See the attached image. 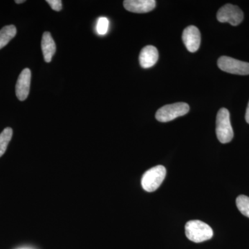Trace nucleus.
Masks as SVG:
<instances>
[{"instance_id":"obj_1","label":"nucleus","mask_w":249,"mask_h":249,"mask_svg":"<svg viewBox=\"0 0 249 249\" xmlns=\"http://www.w3.org/2000/svg\"><path fill=\"white\" fill-rule=\"evenodd\" d=\"M185 232L187 238L196 243L211 240L213 236L211 227L199 220H191L187 222L185 226Z\"/></svg>"},{"instance_id":"obj_2","label":"nucleus","mask_w":249,"mask_h":249,"mask_svg":"<svg viewBox=\"0 0 249 249\" xmlns=\"http://www.w3.org/2000/svg\"><path fill=\"white\" fill-rule=\"evenodd\" d=\"M216 134L222 143H228L233 138V129L231 124L230 113L226 108H221L216 119Z\"/></svg>"},{"instance_id":"obj_3","label":"nucleus","mask_w":249,"mask_h":249,"mask_svg":"<svg viewBox=\"0 0 249 249\" xmlns=\"http://www.w3.org/2000/svg\"><path fill=\"white\" fill-rule=\"evenodd\" d=\"M166 176V169L163 165H157L147 170L142 175V186L145 191H155L160 188Z\"/></svg>"},{"instance_id":"obj_4","label":"nucleus","mask_w":249,"mask_h":249,"mask_svg":"<svg viewBox=\"0 0 249 249\" xmlns=\"http://www.w3.org/2000/svg\"><path fill=\"white\" fill-rule=\"evenodd\" d=\"M189 110V106L186 103H173L159 109L156 113L155 117L160 122H169L180 116L186 115Z\"/></svg>"},{"instance_id":"obj_5","label":"nucleus","mask_w":249,"mask_h":249,"mask_svg":"<svg viewBox=\"0 0 249 249\" xmlns=\"http://www.w3.org/2000/svg\"><path fill=\"white\" fill-rule=\"evenodd\" d=\"M217 65L222 71L232 74H249V63L228 56H222L218 59Z\"/></svg>"},{"instance_id":"obj_6","label":"nucleus","mask_w":249,"mask_h":249,"mask_svg":"<svg viewBox=\"0 0 249 249\" xmlns=\"http://www.w3.org/2000/svg\"><path fill=\"white\" fill-rule=\"evenodd\" d=\"M217 18L219 22H229L232 26H237L243 20L244 14L238 6L227 4L218 11Z\"/></svg>"},{"instance_id":"obj_7","label":"nucleus","mask_w":249,"mask_h":249,"mask_svg":"<svg viewBox=\"0 0 249 249\" xmlns=\"http://www.w3.org/2000/svg\"><path fill=\"white\" fill-rule=\"evenodd\" d=\"M182 40L186 49L190 52H196L201 44V34L198 28L195 26H189L186 28L183 32Z\"/></svg>"},{"instance_id":"obj_8","label":"nucleus","mask_w":249,"mask_h":249,"mask_svg":"<svg viewBox=\"0 0 249 249\" xmlns=\"http://www.w3.org/2000/svg\"><path fill=\"white\" fill-rule=\"evenodd\" d=\"M31 72L29 69L26 68L18 77L16 86V93L18 99L25 101L30 91Z\"/></svg>"},{"instance_id":"obj_9","label":"nucleus","mask_w":249,"mask_h":249,"mask_svg":"<svg viewBox=\"0 0 249 249\" xmlns=\"http://www.w3.org/2000/svg\"><path fill=\"white\" fill-rule=\"evenodd\" d=\"M124 9L135 14H145L155 9V0H125L124 1Z\"/></svg>"},{"instance_id":"obj_10","label":"nucleus","mask_w":249,"mask_h":249,"mask_svg":"<svg viewBox=\"0 0 249 249\" xmlns=\"http://www.w3.org/2000/svg\"><path fill=\"white\" fill-rule=\"evenodd\" d=\"M159 59V52L154 46L149 45L142 48L139 55V62L142 68L153 67Z\"/></svg>"},{"instance_id":"obj_11","label":"nucleus","mask_w":249,"mask_h":249,"mask_svg":"<svg viewBox=\"0 0 249 249\" xmlns=\"http://www.w3.org/2000/svg\"><path fill=\"white\" fill-rule=\"evenodd\" d=\"M41 47H42L44 59L46 62L49 63L52 61V58L56 50L55 42H54L50 33H44L43 36H42V42H41Z\"/></svg>"},{"instance_id":"obj_12","label":"nucleus","mask_w":249,"mask_h":249,"mask_svg":"<svg viewBox=\"0 0 249 249\" xmlns=\"http://www.w3.org/2000/svg\"><path fill=\"white\" fill-rule=\"evenodd\" d=\"M17 29L14 25H8L0 30V49L4 48L16 36Z\"/></svg>"},{"instance_id":"obj_13","label":"nucleus","mask_w":249,"mask_h":249,"mask_svg":"<svg viewBox=\"0 0 249 249\" xmlns=\"http://www.w3.org/2000/svg\"><path fill=\"white\" fill-rule=\"evenodd\" d=\"M12 137L13 129L11 127H6L0 134V157L6 152Z\"/></svg>"},{"instance_id":"obj_14","label":"nucleus","mask_w":249,"mask_h":249,"mask_svg":"<svg viewBox=\"0 0 249 249\" xmlns=\"http://www.w3.org/2000/svg\"><path fill=\"white\" fill-rule=\"evenodd\" d=\"M236 205L241 213L249 218V197L240 196L236 199Z\"/></svg>"},{"instance_id":"obj_15","label":"nucleus","mask_w":249,"mask_h":249,"mask_svg":"<svg viewBox=\"0 0 249 249\" xmlns=\"http://www.w3.org/2000/svg\"><path fill=\"white\" fill-rule=\"evenodd\" d=\"M109 20L106 18H100L98 19L96 29L99 35L103 36L107 34L109 29Z\"/></svg>"},{"instance_id":"obj_16","label":"nucleus","mask_w":249,"mask_h":249,"mask_svg":"<svg viewBox=\"0 0 249 249\" xmlns=\"http://www.w3.org/2000/svg\"><path fill=\"white\" fill-rule=\"evenodd\" d=\"M47 2L53 11H60L62 9L61 0H47Z\"/></svg>"},{"instance_id":"obj_17","label":"nucleus","mask_w":249,"mask_h":249,"mask_svg":"<svg viewBox=\"0 0 249 249\" xmlns=\"http://www.w3.org/2000/svg\"><path fill=\"white\" fill-rule=\"evenodd\" d=\"M245 119L247 122L249 124V102L248 106H247V111H246Z\"/></svg>"},{"instance_id":"obj_18","label":"nucleus","mask_w":249,"mask_h":249,"mask_svg":"<svg viewBox=\"0 0 249 249\" xmlns=\"http://www.w3.org/2000/svg\"><path fill=\"white\" fill-rule=\"evenodd\" d=\"M15 2H16V4H22V3L25 2V0H16Z\"/></svg>"}]
</instances>
